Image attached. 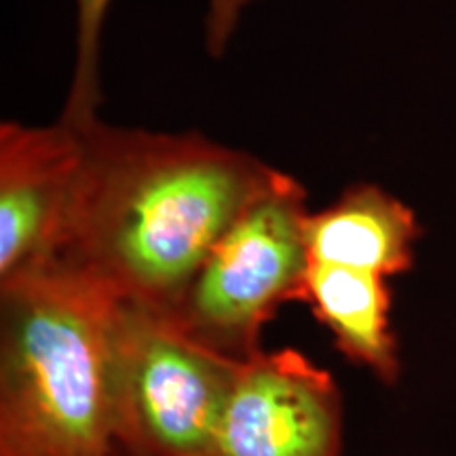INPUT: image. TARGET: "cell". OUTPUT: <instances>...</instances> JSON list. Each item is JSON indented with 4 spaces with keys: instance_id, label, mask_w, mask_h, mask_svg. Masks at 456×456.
I'll list each match as a JSON object with an SVG mask.
<instances>
[{
    "instance_id": "6da1fadb",
    "label": "cell",
    "mask_w": 456,
    "mask_h": 456,
    "mask_svg": "<svg viewBox=\"0 0 456 456\" xmlns=\"http://www.w3.org/2000/svg\"><path fill=\"white\" fill-rule=\"evenodd\" d=\"M57 260L118 300L171 313L277 167L197 131L94 123Z\"/></svg>"
},
{
    "instance_id": "7a4b0ae2",
    "label": "cell",
    "mask_w": 456,
    "mask_h": 456,
    "mask_svg": "<svg viewBox=\"0 0 456 456\" xmlns=\"http://www.w3.org/2000/svg\"><path fill=\"white\" fill-rule=\"evenodd\" d=\"M117 306L64 260L0 281V456H118Z\"/></svg>"
},
{
    "instance_id": "3957f363",
    "label": "cell",
    "mask_w": 456,
    "mask_h": 456,
    "mask_svg": "<svg viewBox=\"0 0 456 456\" xmlns=\"http://www.w3.org/2000/svg\"><path fill=\"white\" fill-rule=\"evenodd\" d=\"M243 362L197 342L161 309L118 300L114 440L118 456H214Z\"/></svg>"
},
{
    "instance_id": "277c9868",
    "label": "cell",
    "mask_w": 456,
    "mask_h": 456,
    "mask_svg": "<svg viewBox=\"0 0 456 456\" xmlns=\"http://www.w3.org/2000/svg\"><path fill=\"white\" fill-rule=\"evenodd\" d=\"M306 191L294 175L273 178L239 216L188 283L175 323L222 355L248 362L288 302H300L309 271Z\"/></svg>"
},
{
    "instance_id": "5b68a950",
    "label": "cell",
    "mask_w": 456,
    "mask_h": 456,
    "mask_svg": "<svg viewBox=\"0 0 456 456\" xmlns=\"http://www.w3.org/2000/svg\"><path fill=\"white\" fill-rule=\"evenodd\" d=\"M342 431L334 376L298 349H262L243 362L214 456H340Z\"/></svg>"
},
{
    "instance_id": "8992f818",
    "label": "cell",
    "mask_w": 456,
    "mask_h": 456,
    "mask_svg": "<svg viewBox=\"0 0 456 456\" xmlns=\"http://www.w3.org/2000/svg\"><path fill=\"white\" fill-rule=\"evenodd\" d=\"M83 134L57 121L0 125V281L57 260Z\"/></svg>"
},
{
    "instance_id": "52a82bcc",
    "label": "cell",
    "mask_w": 456,
    "mask_h": 456,
    "mask_svg": "<svg viewBox=\"0 0 456 456\" xmlns=\"http://www.w3.org/2000/svg\"><path fill=\"white\" fill-rule=\"evenodd\" d=\"M309 262L351 266L383 277L414 266L423 228L414 209L385 188L353 184L328 208L306 218Z\"/></svg>"
},
{
    "instance_id": "ba28073f",
    "label": "cell",
    "mask_w": 456,
    "mask_h": 456,
    "mask_svg": "<svg viewBox=\"0 0 456 456\" xmlns=\"http://www.w3.org/2000/svg\"><path fill=\"white\" fill-rule=\"evenodd\" d=\"M300 302L332 334L336 349L349 362L366 368L380 383H397L402 357L391 330L387 277L351 266L309 262Z\"/></svg>"
},
{
    "instance_id": "9c48e42d",
    "label": "cell",
    "mask_w": 456,
    "mask_h": 456,
    "mask_svg": "<svg viewBox=\"0 0 456 456\" xmlns=\"http://www.w3.org/2000/svg\"><path fill=\"white\" fill-rule=\"evenodd\" d=\"M260 0H208L205 13V49L220 57L231 45L241 15ZM77 4V37H74V68L68 98L60 121L72 129H87L98 123L102 102L100 53L102 30L112 0H74Z\"/></svg>"
}]
</instances>
